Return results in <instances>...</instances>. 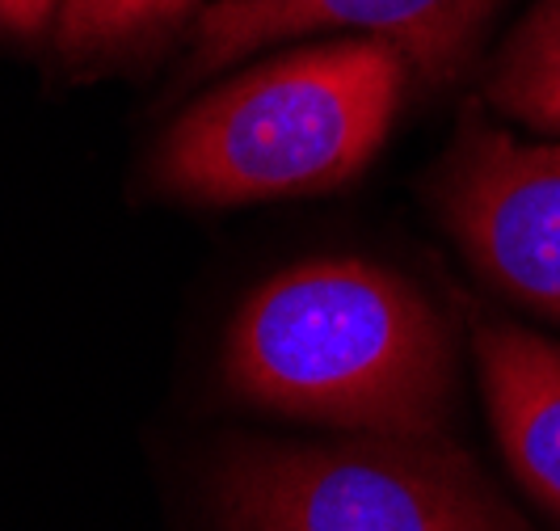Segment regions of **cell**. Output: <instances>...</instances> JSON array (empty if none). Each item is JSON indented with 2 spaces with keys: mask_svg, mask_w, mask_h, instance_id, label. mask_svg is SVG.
Masks as SVG:
<instances>
[{
  "mask_svg": "<svg viewBox=\"0 0 560 531\" xmlns=\"http://www.w3.org/2000/svg\"><path fill=\"white\" fill-rule=\"evenodd\" d=\"M232 392L275 414L384 439H439L455 359L439 308L359 257H320L261 282L228 330Z\"/></svg>",
  "mask_w": 560,
  "mask_h": 531,
  "instance_id": "cell-1",
  "label": "cell"
},
{
  "mask_svg": "<svg viewBox=\"0 0 560 531\" xmlns=\"http://www.w3.org/2000/svg\"><path fill=\"white\" fill-rule=\"evenodd\" d=\"M409 72L384 38L291 51L182 114L156 173L173 195L211 207L334 191L388 140Z\"/></svg>",
  "mask_w": 560,
  "mask_h": 531,
  "instance_id": "cell-2",
  "label": "cell"
},
{
  "mask_svg": "<svg viewBox=\"0 0 560 531\" xmlns=\"http://www.w3.org/2000/svg\"><path fill=\"white\" fill-rule=\"evenodd\" d=\"M224 531H527L464 451L439 439L232 448L215 473Z\"/></svg>",
  "mask_w": 560,
  "mask_h": 531,
  "instance_id": "cell-3",
  "label": "cell"
},
{
  "mask_svg": "<svg viewBox=\"0 0 560 531\" xmlns=\"http://www.w3.org/2000/svg\"><path fill=\"white\" fill-rule=\"evenodd\" d=\"M439 211L498 291L560 321V143H518L468 118Z\"/></svg>",
  "mask_w": 560,
  "mask_h": 531,
  "instance_id": "cell-4",
  "label": "cell"
},
{
  "mask_svg": "<svg viewBox=\"0 0 560 531\" xmlns=\"http://www.w3.org/2000/svg\"><path fill=\"white\" fill-rule=\"evenodd\" d=\"M498 0H215L195 30L190 72H220L266 43L316 30H366L430 84L464 72Z\"/></svg>",
  "mask_w": 560,
  "mask_h": 531,
  "instance_id": "cell-5",
  "label": "cell"
},
{
  "mask_svg": "<svg viewBox=\"0 0 560 531\" xmlns=\"http://www.w3.org/2000/svg\"><path fill=\"white\" fill-rule=\"evenodd\" d=\"M472 346L502 455L560 519V346L510 321H480Z\"/></svg>",
  "mask_w": 560,
  "mask_h": 531,
  "instance_id": "cell-6",
  "label": "cell"
},
{
  "mask_svg": "<svg viewBox=\"0 0 560 531\" xmlns=\"http://www.w3.org/2000/svg\"><path fill=\"white\" fill-rule=\"evenodd\" d=\"M489 102L535 131L560 136V0H539L489 68Z\"/></svg>",
  "mask_w": 560,
  "mask_h": 531,
  "instance_id": "cell-7",
  "label": "cell"
},
{
  "mask_svg": "<svg viewBox=\"0 0 560 531\" xmlns=\"http://www.w3.org/2000/svg\"><path fill=\"white\" fill-rule=\"evenodd\" d=\"M195 0H63L59 47L63 56H102L131 47L148 34L177 26Z\"/></svg>",
  "mask_w": 560,
  "mask_h": 531,
  "instance_id": "cell-8",
  "label": "cell"
},
{
  "mask_svg": "<svg viewBox=\"0 0 560 531\" xmlns=\"http://www.w3.org/2000/svg\"><path fill=\"white\" fill-rule=\"evenodd\" d=\"M59 0H0V26L13 34H43Z\"/></svg>",
  "mask_w": 560,
  "mask_h": 531,
  "instance_id": "cell-9",
  "label": "cell"
}]
</instances>
